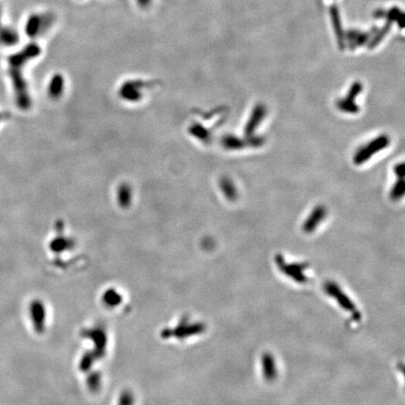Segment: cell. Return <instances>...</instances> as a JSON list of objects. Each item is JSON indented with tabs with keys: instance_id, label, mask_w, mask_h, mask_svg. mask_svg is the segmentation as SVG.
<instances>
[{
	"instance_id": "6da1fadb",
	"label": "cell",
	"mask_w": 405,
	"mask_h": 405,
	"mask_svg": "<svg viewBox=\"0 0 405 405\" xmlns=\"http://www.w3.org/2000/svg\"><path fill=\"white\" fill-rule=\"evenodd\" d=\"M332 14H333V21H334L335 29H336L338 37H339V39H343V35H342L343 32H342V28H341V22H340V19H339V13H338L336 9L332 10Z\"/></svg>"
}]
</instances>
